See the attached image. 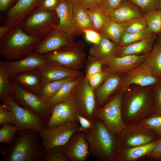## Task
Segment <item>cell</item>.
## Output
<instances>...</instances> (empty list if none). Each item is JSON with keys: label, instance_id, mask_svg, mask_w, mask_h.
Segmentation results:
<instances>
[{"label": "cell", "instance_id": "6da1fadb", "mask_svg": "<svg viewBox=\"0 0 161 161\" xmlns=\"http://www.w3.org/2000/svg\"><path fill=\"white\" fill-rule=\"evenodd\" d=\"M44 148L39 133L31 129L18 130L2 153L1 161H43Z\"/></svg>", "mask_w": 161, "mask_h": 161}, {"label": "cell", "instance_id": "7a4b0ae2", "mask_svg": "<svg viewBox=\"0 0 161 161\" xmlns=\"http://www.w3.org/2000/svg\"><path fill=\"white\" fill-rule=\"evenodd\" d=\"M152 86H137L125 92L122 113L125 124L139 122L156 113Z\"/></svg>", "mask_w": 161, "mask_h": 161}, {"label": "cell", "instance_id": "3957f363", "mask_svg": "<svg viewBox=\"0 0 161 161\" xmlns=\"http://www.w3.org/2000/svg\"><path fill=\"white\" fill-rule=\"evenodd\" d=\"M44 37L27 34L20 24L0 38V55L6 61L22 59L32 53Z\"/></svg>", "mask_w": 161, "mask_h": 161}, {"label": "cell", "instance_id": "277c9868", "mask_svg": "<svg viewBox=\"0 0 161 161\" xmlns=\"http://www.w3.org/2000/svg\"><path fill=\"white\" fill-rule=\"evenodd\" d=\"M91 155L98 161H114L120 148L116 136L100 120L95 119L92 127L85 132Z\"/></svg>", "mask_w": 161, "mask_h": 161}, {"label": "cell", "instance_id": "5b68a950", "mask_svg": "<svg viewBox=\"0 0 161 161\" xmlns=\"http://www.w3.org/2000/svg\"><path fill=\"white\" fill-rule=\"evenodd\" d=\"M125 91L120 89L94 114L95 119L101 121L113 134L117 135L125 126L123 118L122 104Z\"/></svg>", "mask_w": 161, "mask_h": 161}, {"label": "cell", "instance_id": "8992f818", "mask_svg": "<svg viewBox=\"0 0 161 161\" xmlns=\"http://www.w3.org/2000/svg\"><path fill=\"white\" fill-rule=\"evenodd\" d=\"M59 20L55 11L37 8L21 23L24 32L30 35L45 37L55 29Z\"/></svg>", "mask_w": 161, "mask_h": 161}, {"label": "cell", "instance_id": "52a82bcc", "mask_svg": "<svg viewBox=\"0 0 161 161\" xmlns=\"http://www.w3.org/2000/svg\"><path fill=\"white\" fill-rule=\"evenodd\" d=\"M85 47L84 42L79 40L44 55L50 61L70 69L79 70L86 62Z\"/></svg>", "mask_w": 161, "mask_h": 161}, {"label": "cell", "instance_id": "ba28073f", "mask_svg": "<svg viewBox=\"0 0 161 161\" xmlns=\"http://www.w3.org/2000/svg\"><path fill=\"white\" fill-rule=\"evenodd\" d=\"M76 112L87 119L92 121L97 108L94 90L83 76L73 90L69 97Z\"/></svg>", "mask_w": 161, "mask_h": 161}, {"label": "cell", "instance_id": "9c48e42d", "mask_svg": "<svg viewBox=\"0 0 161 161\" xmlns=\"http://www.w3.org/2000/svg\"><path fill=\"white\" fill-rule=\"evenodd\" d=\"M11 112L13 120V125L18 130L31 129L40 133L46 128L47 122L41 119L28 108L18 105L11 95L2 100Z\"/></svg>", "mask_w": 161, "mask_h": 161}, {"label": "cell", "instance_id": "30bf717a", "mask_svg": "<svg viewBox=\"0 0 161 161\" xmlns=\"http://www.w3.org/2000/svg\"><path fill=\"white\" fill-rule=\"evenodd\" d=\"M13 89L11 96L21 106L28 108L42 119L47 122L52 115V107L41 96L26 90L12 81Z\"/></svg>", "mask_w": 161, "mask_h": 161}, {"label": "cell", "instance_id": "8fae6325", "mask_svg": "<svg viewBox=\"0 0 161 161\" xmlns=\"http://www.w3.org/2000/svg\"><path fill=\"white\" fill-rule=\"evenodd\" d=\"M120 148L144 145L158 139L155 133L139 122L126 124L116 136Z\"/></svg>", "mask_w": 161, "mask_h": 161}, {"label": "cell", "instance_id": "7c38bea8", "mask_svg": "<svg viewBox=\"0 0 161 161\" xmlns=\"http://www.w3.org/2000/svg\"><path fill=\"white\" fill-rule=\"evenodd\" d=\"M80 132L77 123L68 121L46 128L39 133L44 150L64 145L75 133Z\"/></svg>", "mask_w": 161, "mask_h": 161}, {"label": "cell", "instance_id": "4fadbf2b", "mask_svg": "<svg viewBox=\"0 0 161 161\" xmlns=\"http://www.w3.org/2000/svg\"><path fill=\"white\" fill-rule=\"evenodd\" d=\"M160 81L143 63L123 76L120 89L125 92L132 84L142 87L152 86Z\"/></svg>", "mask_w": 161, "mask_h": 161}, {"label": "cell", "instance_id": "5bb4252c", "mask_svg": "<svg viewBox=\"0 0 161 161\" xmlns=\"http://www.w3.org/2000/svg\"><path fill=\"white\" fill-rule=\"evenodd\" d=\"M64 154L67 161H85L90 154L84 131L75 133L64 145Z\"/></svg>", "mask_w": 161, "mask_h": 161}, {"label": "cell", "instance_id": "9a60e30c", "mask_svg": "<svg viewBox=\"0 0 161 161\" xmlns=\"http://www.w3.org/2000/svg\"><path fill=\"white\" fill-rule=\"evenodd\" d=\"M149 53L142 55L112 57L103 64L102 70L106 72L125 74L143 63Z\"/></svg>", "mask_w": 161, "mask_h": 161}, {"label": "cell", "instance_id": "2e32d148", "mask_svg": "<svg viewBox=\"0 0 161 161\" xmlns=\"http://www.w3.org/2000/svg\"><path fill=\"white\" fill-rule=\"evenodd\" d=\"M41 0H18L5 13L3 25L13 27L20 24L37 8Z\"/></svg>", "mask_w": 161, "mask_h": 161}, {"label": "cell", "instance_id": "e0dca14e", "mask_svg": "<svg viewBox=\"0 0 161 161\" xmlns=\"http://www.w3.org/2000/svg\"><path fill=\"white\" fill-rule=\"evenodd\" d=\"M75 35L55 29L44 37L33 52L44 55L75 42Z\"/></svg>", "mask_w": 161, "mask_h": 161}, {"label": "cell", "instance_id": "ac0fdd59", "mask_svg": "<svg viewBox=\"0 0 161 161\" xmlns=\"http://www.w3.org/2000/svg\"><path fill=\"white\" fill-rule=\"evenodd\" d=\"M68 121L78 122L76 111L70 98L52 107V115L47 122L46 128L56 127Z\"/></svg>", "mask_w": 161, "mask_h": 161}, {"label": "cell", "instance_id": "d6986e66", "mask_svg": "<svg viewBox=\"0 0 161 161\" xmlns=\"http://www.w3.org/2000/svg\"><path fill=\"white\" fill-rule=\"evenodd\" d=\"M50 61L44 55L34 52L19 60L4 61L9 74L13 75L37 69Z\"/></svg>", "mask_w": 161, "mask_h": 161}, {"label": "cell", "instance_id": "ffe728a7", "mask_svg": "<svg viewBox=\"0 0 161 161\" xmlns=\"http://www.w3.org/2000/svg\"><path fill=\"white\" fill-rule=\"evenodd\" d=\"M37 69L42 77L44 84L68 78L83 76L79 70L70 69L54 62L50 61Z\"/></svg>", "mask_w": 161, "mask_h": 161}, {"label": "cell", "instance_id": "44dd1931", "mask_svg": "<svg viewBox=\"0 0 161 161\" xmlns=\"http://www.w3.org/2000/svg\"><path fill=\"white\" fill-rule=\"evenodd\" d=\"M107 73V76L103 82L94 90L97 108L103 106L121 88L123 78L121 74Z\"/></svg>", "mask_w": 161, "mask_h": 161}, {"label": "cell", "instance_id": "7402d4cb", "mask_svg": "<svg viewBox=\"0 0 161 161\" xmlns=\"http://www.w3.org/2000/svg\"><path fill=\"white\" fill-rule=\"evenodd\" d=\"M10 78L20 87L41 96L44 83L38 69L11 75Z\"/></svg>", "mask_w": 161, "mask_h": 161}, {"label": "cell", "instance_id": "603a6c76", "mask_svg": "<svg viewBox=\"0 0 161 161\" xmlns=\"http://www.w3.org/2000/svg\"><path fill=\"white\" fill-rule=\"evenodd\" d=\"M143 14L138 6L129 0H123L118 7L109 13L110 19L119 24L143 16Z\"/></svg>", "mask_w": 161, "mask_h": 161}, {"label": "cell", "instance_id": "cb8c5ba5", "mask_svg": "<svg viewBox=\"0 0 161 161\" xmlns=\"http://www.w3.org/2000/svg\"><path fill=\"white\" fill-rule=\"evenodd\" d=\"M158 139L140 146L123 148H120L114 157V161H134L146 156L155 147Z\"/></svg>", "mask_w": 161, "mask_h": 161}, {"label": "cell", "instance_id": "d4e9b609", "mask_svg": "<svg viewBox=\"0 0 161 161\" xmlns=\"http://www.w3.org/2000/svg\"><path fill=\"white\" fill-rule=\"evenodd\" d=\"M101 34L100 41L93 44L89 48L90 55L101 61L103 64L111 58L115 56L119 44Z\"/></svg>", "mask_w": 161, "mask_h": 161}, {"label": "cell", "instance_id": "484cf974", "mask_svg": "<svg viewBox=\"0 0 161 161\" xmlns=\"http://www.w3.org/2000/svg\"><path fill=\"white\" fill-rule=\"evenodd\" d=\"M157 37V35L153 34L148 38L126 46H120L118 45L115 56L147 54L151 50Z\"/></svg>", "mask_w": 161, "mask_h": 161}, {"label": "cell", "instance_id": "4316f807", "mask_svg": "<svg viewBox=\"0 0 161 161\" xmlns=\"http://www.w3.org/2000/svg\"><path fill=\"white\" fill-rule=\"evenodd\" d=\"M72 5L73 10V34L78 35L84 34V31L86 30H95L86 10L82 7L80 3H75Z\"/></svg>", "mask_w": 161, "mask_h": 161}, {"label": "cell", "instance_id": "83f0119b", "mask_svg": "<svg viewBox=\"0 0 161 161\" xmlns=\"http://www.w3.org/2000/svg\"><path fill=\"white\" fill-rule=\"evenodd\" d=\"M55 11L59 18V23L55 29L73 35L72 24L73 6L68 0H62Z\"/></svg>", "mask_w": 161, "mask_h": 161}, {"label": "cell", "instance_id": "f1b7e54d", "mask_svg": "<svg viewBox=\"0 0 161 161\" xmlns=\"http://www.w3.org/2000/svg\"><path fill=\"white\" fill-rule=\"evenodd\" d=\"M143 62L154 75L159 77L161 75V38L157 37Z\"/></svg>", "mask_w": 161, "mask_h": 161}, {"label": "cell", "instance_id": "f546056e", "mask_svg": "<svg viewBox=\"0 0 161 161\" xmlns=\"http://www.w3.org/2000/svg\"><path fill=\"white\" fill-rule=\"evenodd\" d=\"M83 76L75 78L64 83L56 94L47 101L48 106L51 107L69 98L74 88Z\"/></svg>", "mask_w": 161, "mask_h": 161}, {"label": "cell", "instance_id": "4dcf8cb0", "mask_svg": "<svg viewBox=\"0 0 161 161\" xmlns=\"http://www.w3.org/2000/svg\"><path fill=\"white\" fill-rule=\"evenodd\" d=\"M13 89L10 75L6 67L4 61L0 62V99L2 100L11 95Z\"/></svg>", "mask_w": 161, "mask_h": 161}, {"label": "cell", "instance_id": "1f68e13d", "mask_svg": "<svg viewBox=\"0 0 161 161\" xmlns=\"http://www.w3.org/2000/svg\"><path fill=\"white\" fill-rule=\"evenodd\" d=\"M86 10L95 30L101 33L104 25L110 18L109 13L103 10L100 6L95 9Z\"/></svg>", "mask_w": 161, "mask_h": 161}, {"label": "cell", "instance_id": "d6a6232c", "mask_svg": "<svg viewBox=\"0 0 161 161\" xmlns=\"http://www.w3.org/2000/svg\"><path fill=\"white\" fill-rule=\"evenodd\" d=\"M147 28L153 34L158 35L161 30V10H149L143 13Z\"/></svg>", "mask_w": 161, "mask_h": 161}, {"label": "cell", "instance_id": "836d02e7", "mask_svg": "<svg viewBox=\"0 0 161 161\" xmlns=\"http://www.w3.org/2000/svg\"><path fill=\"white\" fill-rule=\"evenodd\" d=\"M123 32L120 24L109 18L104 25L101 33L112 41L119 44Z\"/></svg>", "mask_w": 161, "mask_h": 161}, {"label": "cell", "instance_id": "e575fe53", "mask_svg": "<svg viewBox=\"0 0 161 161\" xmlns=\"http://www.w3.org/2000/svg\"><path fill=\"white\" fill-rule=\"evenodd\" d=\"M75 78H66L44 83L41 92V97L47 102L56 94L64 83Z\"/></svg>", "mask_w": 161, "mask_h": 161}, {"label": "cell", "instance_id": "d590c367", "mask_svg": "<svg viewBox=\"0 0 161 161\" xmlns=\"http://www.w3.org/2000/svg\"><path fill=\"white\" fill-rule=\"evenodd\" d=\"M147 28L139 32L128 33L123 32L119 43L120 46H124L148 38L153 34Z\"/></svg>", "mask_w": 161, "mask_h": 161}, {"label": "cell", "instance_id": "8d00e7d4", "mask_svg": "<svg viewBox=\"0 0 161 161\" xmlns=\"http://www.w3.org/2000/svg\"><path fill=\"white\" fill-rule=\"evenodd\" d=\"M123 32L128 33L139 32L147 28L146 22L143 16L120 24Z\"/></svg>", "mask_w": 161, "mask_h": 161}, {"label": "cell", "instance_id": "74e56055", "mask_svg": "<svg viewBox=\"0 0 161 161\" xmlns=\"http://www.w3.org/2000/svg\"><path fill=\"white\" fill-rule=\"evenodd\" d=\"M139 122L153 131L159 139L161 138V114H154Z\"/></svg>", "mask_w": 161, "mask_h": 161}, {"label": "cell", "instance_id": "f35d334b", "mask_svg": "<svg viewBox=\"0 0 161 161\" xmlns=\"http://www.w3.org/2000/svg\"><path fill=\"white\" fill-rule=\"evenodd\" d=\"M18 131V128L11 124L3 125L0 129V143L9 145Z\"/></svg>", "mask_w": 161, "mask_h": 161}, {"label": "cell", "instance_id": "ab89813d", "mask_svg": "<svg viewBox=\"0 0 161 161\" xmlns=\"http://www.w3.org/2000/svg\"><path fill=\"white\" fill-rule=\"evenodd\" d=\"M64 145L44 150L43 161H67L64 154Z\"/></svg>", "mask_w": 161, "mask_h": 161}, {"label": "cell", "instance_id": "60d3db41", "mask_svg": "<svg viewBox=\"0 0 161 161\" xmlns=\"http://www.w3.org/2000/svg\"><path fill=\"white\" fill-rule=\"evenodd\" d=\"M103 63L90 55L85 64V78L102 70Z\"/></svg>", "mask_w": 161, "mask_h": 161}, {"label": "cell", "instance_id": "b9f144b4", "mask_svg": "<svg viewBox=\"0 0 161 161\" xmlns=\"http://www.w3.org/2000/svg\"><path fill=\"white\" fill-rule=\"evenodd\" d=\"M107 75V73L102 70L85 78L91 88L95 90L101 85Z\"/></svg>", "mask_w": 161, "mask_h": 161}, {"label": "cell", "instance_id": "7bdbcfd3", "mask_svg": "<svg viewBox=\"0 0 161 161\" xmlns=\"http://www.w3.org/2000/svg\"><path fill=\"white\" fill-rule=\"evenodd\" d=\"M138 6L143 13L159 9L160 0H129Z\"/></svg>", "mask_w": 161, "mask_h": 161}, {"label": "cell", "instance_id": "ee69618b", "mask_svg": "<svg viewBox=\"0 0 161 161\" xmlns=\"http://www.w3.org/2000/svg\"><path fill=\"white\" fill-rule=\"evenodd\" d=\"M156 113L161 114V81L152 86Z\"/></svg>", "mask_w": 161, "mask_h": 161}, {"label": "cell", "instance_id": "f6af8a7d", "mask_svg": "<svg viewBox=\"0 0 161 161\" xmlns=\"http://www.w3.org/2000/svg\"><path fill=\"white\" fill-rule=\"evenodd\" d=\"M13 118L11 113L4 105H0V125L3 126L7 124H13Z\"/></svg>", "mask_w": 161, "mask_h": 161}, {"label": "cell", "instance_id": "bcb514c9", "mask_svg": "<svg viewBox=\"0 0 161 161\" xmlns=\"http://www.w3.org/2000/svg\"><path fill=\"white\" fill-rule=\"evenodd\" d=\"M62 0H41L38 7L48 11H55Z\"/></svg>", "mask_w": 161, "mask_h": 161}, {"label": "cell", "instance_id": "7dc6e473", "mask_svg": "<svg viewBox=\"0 0 161 161\" xmlns=\"http://www.w3.org/2000/svg\"><path fill=\"white\" fill-rule=\"evenodd\" d=\"M123 0H102L100 7L109 13L118 7Z\"/></svg>", "mask_w": 161, "mask_h": 161}, {"label": "cell", "instance_id": "c3c4849f", "mask_svg": "<svg viewBox=\"0 0 161 161\" xmlns=\"http://www.w3.org/2000/svg\"><path fill=\"white\" fill-rule=\"evenodd\" d=\"M85 37L88 41L93 44H98L101 38V34L92 30H86L84 31Z\"/></svg>", "mask_w": 161, "mask_h": 161}, {"label": "cell", "instance_id": "681fc988", "mask_svg": "<svg viewBox=\"0 0 161 161\" xmlns=\"http://www.w3.org/2000/svg\"><path fill=\"white\" fill-rule=\"evenodd\" d=\"M76 112L78 120L80 125L79 126L80 131L85 132L90 129L92 126L94 120L92 121L89 120Z\"/></svg>", "mask_w": 161, "mask_h": 161}, {"label": "cell", "instance_id": "f907efd6", "mask_svg": "<svg viewBox=\"0 0 161 161\" xmlns=\"http://www.w3.org/2000/svg\"><path fill=\"white\" fill-rule=\"evenodd\" d=\"M159 142L154 149L146 156L149 158L154 159H161V140L158 139Z\"/></svg>", "mask_w": 161, "mask_h": 161}, {"label": "cell", "instance_id": "816d5d0a", "mask_svg": "<svg viewBox=\"0 0 161 161\" xmlns=\"http://www.w3.org/2000/svg\"><path fill=\"white\" fill-rule=\"evenodd\" d=\"M79 0L80 5L85 10L95 9L100 6L94 0Z\"/></svg>", "mask_w": 161, "mask_h": 161}, {"label": "cell", "instance_id": "f5cc1de1", "mask_svg": "<svg viewBox=\"0 0 161 161\" xmlns=\"http://www.w3.org/2000/svg\"><path fill=\"white\" fill-rule=\"evenodd\" d=\"M18 0H0V11L6 12Z\"/></svg>", "mask_w": 161, "mask_h": 161}, {"label": "cell", "instance_id": "db71d44e", "mask_svg": "<svg viewBox=\"0 0 161 161\" xmlns=\"http://www.w3.org/2000/svg\"><path fill=\"white\" fill-rule=\"evenodd\" d=\"M13 27L3 25L0 26V38L4 36L12 29Z\"/></svg>", "mask_w": 161, "mask_h": 161}, {"label": "cell", "instance_id": "11a10c76", "mask_svg": "<svg viewBox=\"0 0 161 161\" xmlns=\"http://www.w3.org/2000/svg\"><path fill=\"white\" fill-rule=\"evenodd\" d=\"M68 1L72 4L77 3H80L79 0H68Z\"/></svg>", "mask_w": 161, "mask_h": 161}, {"label": "cell", "instance_id": "9f6ffc18", "mask_svg": "<svg viewBox=\"0 0 161 161\" xmlns=\"http://www.w3.org/2000/svg\"><path fill=\"white\" fill-rule=\"evenodd\" d=\"M96 3L100 6L102 0H94Z\"/></svg>", "mask_w": 161, "mask_h": 161}, {"label": "cell", "instance_id": "6f0895ef", "mask_svg": "<svg viewBox=\"0 0 161 161\" xmlns=\"http://www.w3.org/2000/svg\"><path fill=\"white\" fill-rule=\"evenodd\" d=\"M159 9H161V0H159Z\"/></svg>", "mask_w": 161, "mask_h": 161}, {"label": "cell", "instance_id": "680465c9", "mask_svg": "<svg viewBox=\"0 0 161 161\" xmlns=\"http://www.w3.org/2000/svg\"><path fill=\"white\" fill-rule=\"evenodd\" d=\"M157 35L158 37L160 38H161V30L160 32H159V33Z\"/></svg>", "mask_w": 161, "mask_h": 161}, {"label": "cell", "instance_id": "91938a15", "mask_svg": "<svg viewBox=\"0 0 161 161\" xmlns=\"http://www.w3.org/2000/svg\"><path fill=\"white\" fill-rule=\"evenodd\" d=\"M159 78L160 79V80L161 81V75L159 76Z\"/></svg>", "mask_w": 161, "mask_h": 161}, {"label": "cell", "instance_id": "94428289", "mask_svg": "<svg viewBox=\"0 0 161 161\" xmlns=\"http://www.w3.org/2000/svg\"><path fill=\"white\" fill-rule=\"evenodd\" d=\"M159 140H161V138H160V139H159Z\"/></svg>", "mask_w": 161, "mask_h": 161}, {"label": "cell", "instance_id": "6125c7cd", "mask_svg": "<svg viewBox=\"0 0 161 161\" xmlns=\"http://www.w3.org/2000/svg\"><path fill=\"white\" fill-rule=\"evenodd\" d=\"M160 160H161V159H160Z\"/></svg>", "mask_w": 161, "mask_h": 161}]
</instances>
